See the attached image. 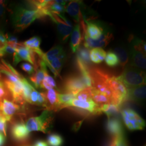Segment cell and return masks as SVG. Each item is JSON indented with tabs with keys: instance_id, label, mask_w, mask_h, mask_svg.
Wrapping results in <instances>:
<instances>
[{
	"instance_id": "obj_36",
	"label": "cell",
	"mask_w": 146,
	"mask_h": 146,
	"mask_svg": "<svg viewBox=\"0 0 146 146\" xmlns=\"http://www.w3.org/2000/svg\"><path fill=\"white\" fill-rule=\"evenodd\" d=\"M21 68L24 72L31 75H32L35 72L34 67L29 63H22L21 64Z\"/></svg>"
},
{
	"instance_id": "obj_20",
	"label": "cell",
	"mask_w": 146,
	"mask_h": 146,
	"mask_svg": "<svg viewBox=\"0 0 146 146\" xmlns=\"http://www.w3.org/2000/svg\"><path fill=\"white\" fill-rule=\"evenodd\" d=\"M106 128L108 131L113 136L123 135L122 124L120 120L116 117H108Z\"/></svg>"
},
{
	"instance_id": "obj_44",
	"label": "cell",
	"mask_w": 146,
	"mask_h": 146,
	"mask_svg": "<svg viewBox=\"0 0 146 146\" xmlns=\"http://www.w3.org/2000/svg\"><path fill=\"white\" fill-rule=\"evenodd\" d=\"M5 44H3V43H2L0 42V49H1V48H2V47H3Z\"/></svg>"
},
{
	"instance_id": "obj_11",
	"label": "cell",
	"mask_w": 146,
	"mask_h": 146,
	"mask_svg": "<svg viewBox=\"0 0 146 146\" xmlns=\"http://www.w3.org/2000/svg\"><path fill=\"white\" fill-rule=\"evenodd\" d=\"M87 88L80 75H72L64 80L63 89L66 93L76 95Z\"/></svg>"
},
{
	"instance_id": "obj_23",
	"label": "cell",
	"mask_w": 146,
	"mask_h": 146,
	"mask_svg": "<svg viewBox=\"0 0 146 146\" xmlns=\"http://www.w3.org/2000/svg\"><path fill=\"white\" fill-rule=\"evenodd\" d=\"M146 98V86H142L131 88H127V98L129 99L141 101Z\"/></svg>"
},
{
	"instance_id": "obj_7",
	"label": "cell",
	"mask_w": 146,
	"mask_h": 146,
	"mask_svg": "<svg viewBox=\"0 0 146 146\" xmlns=\"http://www.w3.org/2000/svg\"><path fill=\"white\" fill-rule=\"evenodd\" d=\"M109 84L112 97L111 104L120 107L127 98V88L115 76H110Z\"/></svg>"
},
{
	"instance_id": "obj_6",
	"label": "cell",
	"mask_w": 146,
	"mask_h": 146,
	"mask_svg": "<svg viewBox=\"0 0 146 146\" xmlns=\"http://www.w3.org/2000/svg\"><path fill=\"white\" fill-rule=\"evenodd\" d=\"M47 16H49L56 25L58 28L59 38L62 43L67 42L73 27L72 23L68 21L64 15L54 14L48 11Z\"/></svg>"
},
{
	"instance_id": "obj_33",
	"label": "cell",
	"mask_w": 146,
	"mask_h": 146,
	"mask_svg": "<svg viewBox=\"0 0 146 146\" xmlns=\"http://www.w3.org/2000/svg\"><path fill=\"white\" fill-rule=\"evenodd\" d=\"M110 146H127L125 139L123 135L113 136Z\"/></svg>"
},
{
	"instance_id": "obj_17",
	"label": "cell",
	"mask_w": 146,
	"mask_h": 146,
	"mask_svg": "<svg viewBox=\"0 0 146 146\" xmlns=\"http://www.w3.org/2000/svg\"><path fill=\"white\" fill-rule=\"evenodd\" d=\"M13 137L17 141L26 140L29 137L30 132L28 131L26 124L23 122H19L13 125L11 130Z\"/></svg>"
},
{
	"instance_id": "obj_40",
	"label": "cell",
	"mask_w": 146,
	"mask_h": 146,
	"mask_svg": "<svg viewBox=\"0 0 146 146\" xmlns=\"http://www.w3.org/2000/svg\"><path fill=\"white\" fill-rule=\"evenodd\" d=\"M5 2L3 1H0V17L3 16L5 14Z\"/></svg>"
},
{
	"instance_id": "obj_16",
	"label": "cell",
	"mask_w": 146,
	"mask_h": 146,
	"mask_svg": "<svg viewBox=\"0 0 146 146\" xmlns=\"http://www.w3.org/2000/svg\"><path fill=\"white\" fill-rule=\"evenodd\" d=\"M84 3L81 1H70L66 5V12L77 23L83 21L81 11Z\"/></svg>"
},
{
	"instance_id": "obj_10",
	"label": "cell",
	"mask_w": 146,
	"mask_h": 146,
	"mask_svg": "<svg viewBox=\"0 0 146 146\" xmlns=\"http://www.w3.org/2000/svg\"><path fill=\"white\" fill-rule=\"evenodd\" d=\"M81 25L84 30V34L89 38L93 40H98L107 31H110L108 28H106L101 23H96L90 21H84Z\"/></svg>"
},
{
	"instance_id": "obj_3",
	"label": "cell",
	"mask_w": 146,
	"mask_h": 146,
	"mask_svg": "<svg viewBox=\"0 0 146 146\" xmlns=\"http://www.w3.org/2000/svg\"><path fill=\"white\" fill-rule=\"evenodd\" d=\"M117 78L127 88L146 85V74L143 70L134 67L125 68Z\"/></svg>"
},
{
	"instance_id": "obj_34",
	"label": "cell",
	"mask_w": 146,
	"mask_h": 146,
	"mask_svg": "<svg viewBox=\"0 0 146 146\" xmlns=\"http://www.w3.org/2000/svg\"><path fill=\"white\" fill-rule=\"evenodd\" d=\"M16 49L6 43L3 47L0 49V57L5 55H14Z\"/></svg>"
},
{
	"instance_id": "obj_30",
	"label": "cell",
	"mask_w": 146,
	"mask_h": 146,
	"mask_svg": "<svg viewBox=\"0 0 146 146\" xmlns=\"http://www.w3.org/2000/svg\"><path fill=\"white\" fill-rule=\"evenodd\" d=\"M55 88H56V84L55 80L50 75H49L48 72H47L45 73V75L41 84L40 88L48 90Z\"/></svg>"
},
{
	"instance_id": "obj_32",
	"label": "cell",
	"mask_w": 146,
	"mask_h": 146,
	"mask_svg": "<svg viewBox=\"0 0 146 146\" xmlns=\"http://www.w3.org/2000/svg\"><path fill=\"white\" fill-rule=\"evenodd\" d=\"M63 141L62 137L56 134H52L47 137V144L50 146H61Z\"/></svg>"
},
{
	"instance_id": "obj_41",
	"label": "cell",
	"mask_w": 146,
	"mask_h": 146,
	"mask_svg": "<svg viewBox=\"0 0 146 146\" xmlns=\"http://www.w3.org/2000/svg\"><path fill=\"white\" fill-rule=\"evenodd\" d=\"M0 42L3 44H6L7 42L5 35L3 33L2 31H0Z\"/></svg>"
},
{
	"instance_id": "obj_13",
	"label": "cell",
	"mask_w": 146,
	"mask_h": 146,
	"mask_svg": "<svg viewBox=\"0 0 146 146\" xmlns=\"http://www.w3.org/2000/svg\"><path fill=\"white\" fill-rule=\"evenodd\" d=\"M20 111V106L6 99L0 101V114L7 121H11L14 115Z\"/></svg>"
},
{
	"instance_id": "obj_35",
	"label": "cell",
	"mask_w": 146,
	"mask_h": 146,
	"mask_svg": "<svg viewBox=\"0 0 146 146\" xmlns=\"http://www.w3.org/2000/svg\"><path fill=\"white\" fill-rule=\"evenodd\" d=\"M11 94L3 81H0V101L5 99Z\"/></svg>"
},
{
	"instance_id": "obj_15",
	"label": "cell",
	"mask_w": 146,
	"mask_h": 146,
	"mask_svg": "<svg viewBox=\"0 0 146 146\" xmlns=\"http://www.w3.org/2000/svg\"><path fill=\"white\" fill-rule=\"evenodd\" d=\"M70 107L88 111L94 115L101 113L99 105L96 104L92 100H80L75 98L71 102L69 107Z\"/></svg>"
},
{
	"instance_id": "obj_27",
	"label": "cell",
	"mask_w": 146,
	"mask_h": 146,
	"mask_svg": "<svg viewBox=\"0 0 146 146\" xmlns=\"http://www.w3.org/2000/svg\"><path fill=\"white\" fill-rule=\"evenodd\" d=\"M89 49L84 47L78 48V49L76 52V58L87 66H89V65L91 63L89 56Z\"/></svg>"
},
{
	"instance_id": "obj_8",
	"label": "cell",
	"mask_w": 146,
	"mask_h": 146,
	"mask_svg": "<svg viewBox=\"0 0 146 146\" xmlns=\"http://www.w3.org/2000/svg\"><path fill=\"white\" fill-rule=\"evenodd\" d=\"M124 123L130 131L142 130L146 126V122L135 111L127 108L121 111Z\"/></svg>"
},
{
	"instance_id": "obj_26",
	"label": "cell",
	"mask_w": 146,
	"mask_h": 146,
	"mask_svg": "<svg viewBox=\"0 0 146 146\" xmlns=\"http://www.w3.org/2000/svg\"><path fill=\"white\" fill-rule=\"evenodd\" d=\"M119 107L113 104H107L100 106L101 113H104L108 117H114L119 112Z\"/></svg>"
},
{
	"instance_id": "obj_5",
	"label": "cell",
	"mask_w": 146,
	"mask_h": 146,
	"mask_svg": "<svg viewBox=\"0 0 146 146\" xmlns=\"http://www.w3.org/2000/svg\"><path fill=\"white\" fill-rule=\"evenodd\" d=\"M89 73L93 88L110 98L111 102L112 93L109 84V74L99 68H89Z\"/></svg>"
},
{
	"instance_id": "obj_37",
	"label": "cell",
	"mask_w": 146,
	"mask_h": 146,
	"mask_svg": "<svg viewBox=\"0 0 146 146\" xmlns=\"http://www.w3.org/2000/svg\"><path fill=\"white\" fill-rule=\"evenodd\" d=\"M7 121L0 114V133L3 134L5 136L7 135Z\"/></svg>"
},
{
	"instance_id": "obj_29",
	"label": "cell",
	"mask_w": 146,
	"mask_h": 146,
	"mask_svg": "<svg viewBox=\"0 0 146 146\" xmlns=\"http://www.w3.org/2000/svg\"><path fill=\"white\" fill-rule=\"evenodd\" d=\"M75 98V95L69 93L58 94V100L60 110L65 107H69L70 104L73 99Z\"/></svg>"
},
{
	"instance_id": "obj_14",
	"label": "cell",
	"mask_w": 146,
	"mask_h": 146,
	"mask_svg": "<svg viewBox=\"0 0 146 146\" xmlns=\"http://www.w3.org/2000/svg\"><path fill=\"white\" fill-rule=\"evenodd\" d=\"M84 47L88 49L95 48H101L106 47L113 38V35L110 31H107L104 35L98 40H93L89 38L84 34Z\"/></svg>"
},
{
	"instance_id": "obj_43",
	"label": "cell",
	"mask_w": 146,
	"mask_h": 146,
	"mask_svg": "<svg viewBox=\"0 0 146 146\" xmlns=\"http://www.w3.org/2000/svg\"><path fill=\"white\" fill-rule=\"evenodd\" d=\"M5 137L3 134L2 133H0V146H3L5 142Z\"/></svg>"
},
{
	"instance_id": "obj_1",
	"label": "cell",
	"mask_w": 146,
	"mask_h": 146,
	"mask_svg": "<svg viewBox=\"0 0 146 146\" xmlns=\"http://www.w3.org/2000/svg\"><path fill=\"white\" fill-rule=\"evenodd\" d=\"M44 17L46 15L41 9H29L22 6H17L13 11L11 20L16 31H21L26 29L36 19Z\"/></svg>"
},
{
	"instance_id": "obj_42",
	"label": "cell",
	"mask_w": 146,
	"mask_h": 146,
	"mask_svg": "<svg viewBox=\"0 0 146 146\" xmlns=\"http://www.w3.org/2000/svg\"><path fill=\"white\" fill-rule=\"evenodd\" d=\"M34 146H49L47 144V142H46L45 141H42V140H38L37 141Z\"/></svg>"
},
{
	"instance_id": "obj_18",
	"label": "cell",
	"mask_w": 146,
	"mask_h": 146,
	"mask_svg": "<svg viewBox=\"0 0 146 146\" xmlns=\"http://www.w3.org/2000/svg\"><path fill=\"white\" fill-rule=\"evenodd\" d=\"M46 100L47 110L53 111L60 110L58 103V93L55 89H51L43 92Z\"/></svg>"
},
{
	"instance_id": "obj_45",
	"label": "cell",
	"mask_w": 146,
	"mask_h": 146,
	"mask_svg": "<svg viewBox=\"0 0 146 146\" xmlns=\"http://www.w3.org/2000/svg\"><path fill=\"white\" fill-rule=\"evenodd\" d=\"M1 78V74H0V79Z\"/></svg>"
},
{
	"instance_id": "obj_22",
	"label": "cell",
	"mask_w": 146,
	"mask_h": 146,
	"mask_svg": "<svg viewBox=\"0 0 146 146\" xmlns=\"http://www.w3.org/2000/svg\"><path fill=\"white\" fill-rule=\"evenodd\" d=\"M41 42V40L40 37L34 36L22 43L24 46L28 48L35 52L40 58H42L44 56V53L42 52L40 47Z\"/></svg>"
},
{
	"instance_id": "obj_9",
	"label": "cell",
	"mask_w": 146,
	"mask_h": 146,
	"mask_svg": "<svg viewBox=\"0 0 146 146\" xmlns=\"http://www.w3.org/2000/svg\"><path fill=\"white\" fill-rule=\"evenodd\" d=\"M22 61H26L33 64L35 69L37 67V61L36 60V54L28 48L24 46L20 42L19 47L16 49L13 55V63L16 65Z\"/></svg>"
},
{
	"instance_id": "obj_39",
	"label": "cell",
	"mask_w": 146,
	"mask_h": 146,
	"mask_svg": "<svg viewBox=\"0 0 146 146\" xmlns=\"http://www.w3.org/2000/svg\"><path fill=\"white\" fill-rule=\"evenodd\" d=\"M5 37H6L7 42L15 43V44H19V42L18 41V40L16 38V37L14 36H13V35H12L11 34H8L5 35Z\"/></svg>"
},
{
	"instance_id": "obj_38",
	"label": "cell",
	"mask_w": 146,
	"mask_h": 146,
	"mask_svg": "<svg viewBox=\"0 0 146 146\" xmlns=\"http://www.w3.org/2000/svg\"><path fill=\"white\" fill-rule=\"evenodd\" d=\"M38 93L39 92H38L34 88L33 89L31 94V96H30V99H29V104L37 105Z\"/></svg>"
},
{
	"instance_id": "obj_25",
	"label": "cell",
	"mask_w": 146,
	"mask_h": 146,
	"mask_svg": "<svg viewBox=\"0 0 146 146\" xmlns=\"http://www.w3.org/2000/svg\"><path fill=\"white\" fill-rule=\"evenodd\" d=\"M106 54V52L101 48H93L89 52L90 60L92 62L99 64L104 60Z\"/></svg>"
},
{
	"instance_id": "obj_46",
	"label": "cell",
	"mask_w": 146,
	"mask_h": 146,
	"mask_svg": "<svg viewBox=\"0 0 146 146\" xmlns=\"http://www.w3.org/2000/svg\"><path fill=\"white\" fill-rule=\"evenodd\" d=\"M28 146V145H26V146Z\"/></svg>"
},
{
	"instance_id": "obj_4",
	"label": "cell",
	"mask_w": 146,
	"mask_h": 146,
	"mask_svg": "<svg viewBox=\"0 0 146 146\" xmlns=\"http://www.w3.org/2000/svg\"><path fill=\"white\" fill-rule=\"evenodd\" d=\"M52 120L53 111L46 110L40 116L29 118L27 120L26 125L29 132L40 131L46 133L51 128Z\"/></svg>"
},
{
	"instance_id": "obj_2",
	"label": "cell",
	"mask_w": 146,
	"mask_h": 146,
	"mask_svg": "<svg viewBox=\"0 0 146 146\" xmlns=\"http://www.w3.org/2000/svg\"><path fill=\"white\" fill-rule=\"evenodd\" d=\"M146 42L131 37L129 61L132 67L141 70L146 69Z\"/></svg>"
},
{
	"instance_id": "obj_12",
	"label": "cell",
	"mask_w": 146,
	"mask_h": 146,
	"mask_svg": "<svg viewBox=\"0 0 146 146\" xmlns=\"http://www.w3.org/2000/svg\"><path fill=\"white\" fill-rule=\"evenodd\" d=\"M2 81L10 92L14 102L16 104L19 103L20 104H23L25 101L22 96L23 84L22 78L21 81L17 83L12 82L7 78H4Z\"/></svg>"
},
{
	"instance_id": "obj_24",
	"label": "cell",
	"mask_w": 146,
	"mask_h": 146,
	"mask_svg": "<svg viewBox=\"0 0 146 146\" xmlns=\"http://www.w3.org/2000/svg\"><path fill=\"white\" fill-rule=\"evenodd\" d=\"M91 99L96 104L99 106L102 104H111V100L105 94L100 93L93 87L90 88Z\"/></svg>"
},
{
	"instance_id": "obj_28",
	"label": "cell",
	"mask_w": 146,
	"mask_h": 146,
	"mask_svg": "<svg viewBox=\"0 0 146 146\" xmlns=\"http://www.w3.org/2000/svg\"><path fill=\"white\" fill-rule=\"evenodd\" d=\"M114 52L117 56L120 64L122 67H125L129 62V54L127 51L123 47H117L115 48Z\"/></svg>"
},
{
	"instance_id": "obj_21",
	"label": "cell",
	"mask_w": 146,
	"mask_h": 146,
	"mask_svg": "<svg viewBox=\"0 0 146 146\" xmlns=\"http://www.w3.org/2000/svg\"><path fill=\"white\" fill-rule=\"evenodd\" d=\"M66 59V54H63L54 58L50 62L45 63L47 67L53 73L55 78L60 77V73Z\"/></svg>"
},
{
	"instance_id": "obj_19",
	"label": "cell",
	"mask_w": 146,
	"mask_h": 146,
	"mask_svg": "<svg viewBox=\"0 0 146 146\" xmlns=\"http://www.w3.org/2000/svg\"><path fill=\"white\" fill-rule=\"evenodd\" d=\"M84 40L81 33V27L79 24L76 25L73 28L70 34V45L73 52H76Z\"/></svg>"
},
{
	"instance_id": "obj_31",
	"label": "cell",
	"mask_w": 146,
	"mask_h": 146,
	"mask_svg": "<svg viewBox=\"0 0 146 146\" xmlns=\"http://www.w3.org/2000/svg\"><path fill=\"white\" fill-rule=\"evenodd\" d=\"M106 63L110 67H115L120 64L119 58L115 52L110 51L107 52L105 58Z\"/></svg>"
}]
</instances>
